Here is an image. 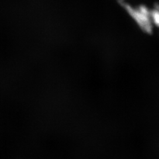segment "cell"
I'll return each mask as SVG.
<instances>
[{"instance_id":"1","label":"cell","mask_w":159,"mask_h":159,"mask_svg":"<svg viewBox=\"0 0 159 159\" xmlns=\"http://www.w3.org/2000/svg\"><path fill=\"white\" fill-rule=\"evenodd\" d=\"M151 19L154 29L159 31V3L154 4L151 6Z\"/></svg>"}]
</instances>
